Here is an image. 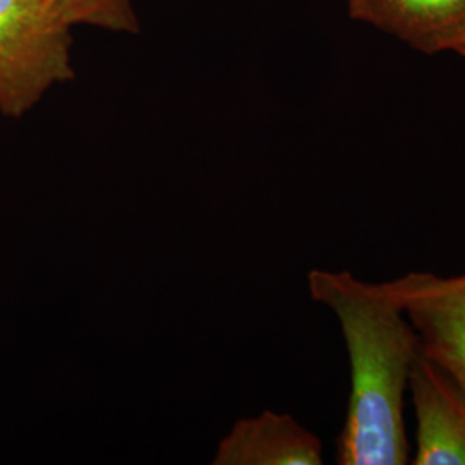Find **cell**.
I'll use <instances>...</instances> for the list:
<instances>
[{
  "instance_id": "obj_1",
  "label": "cell",
  "mask_w": 465,
  "mask_h": 465,
  "mask_svg": "<svg viewBox=\"0 0 465 465\" xmlns=\"http://www.w3.org/2000/svg\"><path fill=\"white\" fill-rule=\"evenodd\" d=\"M307 282L311 297L338 319L349 350L351 391L336 462L407 464L403 395L419 353L414 326L388 282L322 269L311 271Z\"/></svg>"
},
{
  "instance_id": "obj_5",
  "label": "cell",
  "mask_w": 465,
  "mask_h": 465,
  "mask_svg": "<svg viewBox=\"0 0 465 465\" xmlns=\"http://www.w3.org/2000/svg\"><path fill=\"white\" fill-rule=\"evenodd\" d=\"M351 19L428 55L465 57V0H345Z\"/></svg>"
},
{
  "instance_id": "obj_7",
  "label": "cell",
  "mask_w": 465,
  "mask_h": 465,
  "mask_svg": "<svg viewBox=\"0 0 465 465\" xmlns=\"http://www.w3.org/2000/svg\"><path fill=\"white\" fill-rule=\"evenodd\" d=\"M50 11L69 28L95 26L114 34H138L134 0H45Z\"/></svg>"
},
{
  "instance_id": "obj_4",
  "label": "cell",
  "mask_w": 465,
  "mask_h": 465,
  "mask_svg": "<svg viewBox=\"0 0 465 465\" xmlns=\"http://www.w3.org/2000/svg\"><path fill=\"white\" fill-rule=\"evenodd\" d=\"M409 390L417 417L416 465H465V395L424 353L412 362Z\"/></svg>"
},
{
  "instance_id": "obj_2",
  "label": "cell",
  "mask_w": 465,
  "mask_h": 465,
  "mask_svg": "<svg viewBox=\"0 0 465 465\" xmlns=\"http://www.w3.org/2000/svg\"><path fill=\"white\" fill-rule=\"evenodd\" d=\"M71 28L45 0H0V114L23 117L55 84L74 80Z\"/></svg>"
},
{
  "instance_id": "obj_6",
  "label": "cell",
  "mask_w": 465,
  "mask_h": 465,
  "mask_svg": "<svg viewBox=\"0 0 465 465\" xmlns=\"http://www.w3.org/2000/svg\"><path fill=\"white\" fill-rule=\"evenodd\" d=\"M322 443L290 414L264 411L234 422L217 447L214 465H321Z\"/></svg>"
},
{
  "instance_id": "obj_3",
  "label": "cell",
  "mask_w": 465,
  "mask_h": 465,
  "mask_svg": "<svg viewBox=\"0 0 465 465\" xmlns=\"http://www.w3.org/2000/svg\"><path fill=\"white\" fill-rule=\"evenodd\" d=\"M388 284L416 330L420 353L465 395V274L411 272Z\"/></svg>"
}]
</instances>
